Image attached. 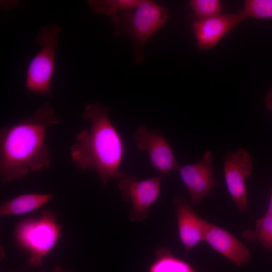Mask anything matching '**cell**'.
Masks as SVG:
<instances>
[{"label": "cell", "mask_w": 272, "mask_h": 272, "mask_svg": "<svg viewBox=\"0 0 272 272\" xmlns=\"http://www.w3.org/2000/svg\"><path fill=\"white\" fill-rule=\"evenodd\" d=\"M247 18L241 10L235 13L197 20L193 23L192 29L197 48L201 50L213 48L234 27Z\"/></svg>", "instance_id": "cell-10"}, {"label": "cell", "mask_w": 272, "mask_h": 272, "mask_svg": "<svg viewBox=\"0 0 272 272\" xmlns=\"http://www.w3.org/2000/svg\"><path fill=\"white\" fill-rule=\"evenodd\" d=\"M111 108L99 102L88 103L82 117L90 123L76 135L70 148L71 161L79 169L94 170L106 186L110 178L122 179L120 170L124 156L121 137L111 122Z\"/></svg>", "instance_id": "cell-2"}, {"label": "cell", "mask_w": 272, "mask_h": 272, "mask_svg": "<svg viewBox=\"0 0 272 272\" xmlns=\"http://www.w3.org/2000/svg\"><path fill=\"white\" fill-rule=\"evenodd\" d=\"M168 15L167 9L152 1L142 0L137 7L120 11L112 17L115 35L131 38L136 63L142 62L145 45L166 23Z\"/></svg>", "instance_id": "cell-3"}, {"label": "cell", "mask_w": 272, "mask_h": 272, "mask_svg": "<svg viewBox=\"0 0 272 272\" xmlns=\"http://www.w3.org/2000/svg\"><path fill=\"white\" fill-rule=\"evenodd\" d=\"M248 242L257 241L269 251H272V214H266L257 220L254 230L247 229L241 234Z\"/></svg>", "instance_id": "cell-15"}, {"label": "cell", "mask_w": 272, "mask_h": 272, "mask_svg": "<svg viewBox=\"0 0 272 272\" xmlns=\"http://www.w3.org/2000/svg\"><path fill=\"white\" fill-rule=\"evenodd\" d=\"M173 202L177 218L179 239L186 252L204 241L206 220L197 216L182 195L174 197Z\"/></svg>", "instance_id": "cell-11"}, {"label": "cell", "mask_w": 272, "mask_h": 272, "mask_svg": "<svg viewBox=\"0 0 272 272\" xmlns=\"http://www.w3.org/2000/svg\"><path fill=\"white\" fill-rule=\"evenodd\" d=\"M142 0H99L89 1L88 3L96 13L114 16L119 11L138 6Z\"/></svg>", "instance_id": "cell-16"}, {"label": "cell", "mask_w": 272, "mask_h": 272, "mask_svg": "<svg viewBox=\"0 0 272 272\" xmlns=\"http://www.w3.org/2000/svg\"><path fill=\"white\" fill-rule=\"evenodd\" d=\"M187 5L197 20L207 19L222 14V7L219 0H191Z\"/></svg>", "instance_id": "cell-17"}, {"label": "cell", "mask_w": 272, "mask_h": 272, "mask_svg": "<svg viewBox=\"0 0 272 272\" xmlns=\"http://www.w3.org/2000/svg\"><path fill=\"white\" fill-rule=\"evenodd\" d=\"M60 27L50 24L44 27L37 37L41 49L30 61L26 72V88L45 96L52 95L51 81L55 70V50Z\"/></svg>", "instance_id": "cell-5"}, {"label": "cell", "mask_w": 272, "mask_h": 272, "mask_svg": "<svg viewBox=\"0 0 272 272\" xmlns=\"http://www.w3.org/2000/svg\"><path fill=\"white\" fill-rule=\"evenodd\" d=\"M203 241L236 265L246 264L251 258L248 249L234 236L207 221Z\"/></svg>", "instance_id": "cell-12"}, {"label": "cell", "mask_w": 272, "mask_h": 272, "mask_svg": "<svg viewBox=\"0 0 272 272\" xmlns=\"http://www.w3.org/2000/svg\"><path fill=\"white\" fill-rule=\"evenodd\" d=\"M162 175L139 180L135 176L125 177L118 184L124 201H130L129 218L132 222L145 220L149 215V208L158 198Z\"/></svg>", "instance_id": "cell-6"}, {"label": "cell", "mask_w": 272, "mask_h": 272, "mask_svg": "<svg viewBox=\"0 0 272 272\" xmlns=\"http://www.w3.org/2000/svg\"><path fill=\"white\" fill-rule=\"evenodd\" d=\"M213 160L212 152L208 150L198 162L178 168L177 171L190 194L192 207L198 205L217 185Z\"/></svg>", "instance_id": "cell-9"}, {"label": "cell", "mask_w": 272, "mask_h": 272, "mask_svg": "<svg viewBox=\"0 0 272 272\" xmlns=\"http://www.w3.org/2000/svg\"><path fill=\"white\" fill-rule=\"evenodd\" d=\"M52 193H26L3 202L0 207L1 217L21 215L35 211L48 202Z\"/></svg>", "instance_id": "cell-13"}, {"label": "cell", "mask_w": 272, "mask_h": 272, "mask_svg": "<svg viewBox=\"0 0 272 272\" xmlns=\"http://www.w3.org/2000/svg\"><path fill=\"white\" fill-rule=\"evenodd\" d=\"M265 105L268 110L272 111V87L269 89L266 96Z\"/></svg>", "instance_id": "cell-19"}, {"label": "cell", "mask_w": 272, "mask_h": 272, "mask_svg": "<svg viewBox=\"0 0 272 272\" xmlns=\"http://www.w3.org/2000/svg\"><path fill=\"white\" fill-rule=\"evenodd\" d=\"M253 162L246 149L226 152L224 171L228 190L240 212L248 211L246 180L250 176Z\"/></svg>", "instance_id": "cell-7"}, {"label": "cell", "mask_w": 272, "mask_h": 272, "mask_svg": "<svg viewBox=\"0 0 272 272\" xmlns=\"http://www.w3.org/2000/svg\"><path fill=\"white\" fill-rule=\"evenodd\" d=\"M62 227L57 221L56 213L45 210L37 217L20 222L15 230L19 245L29 254L27 266H40L45 256L53 248L60 237Z\"/></svg>", "instance_id": "cell-4"}, {"label": "cell", "mask_w": 272, "mask_h": 272, "mask_svg": "<svg viewBox=\"0 0 272 272\" xmlns=\"http://www.w3.org/2000/svg\"><path fill=\"white\" fill-rule=\"evenodd\" d=\"M54 272H72V271H62L59 267H57V268H56L54 270Z\"/></svg>", "instance_id": "cell-21"}, {"label": "cell", "mask_w": 272, "mask_h": 272, "mask_svg": "<svg viewBox=\"0 0 272 272\" xmlns=\"http://www.w3.org/2000/svg\"><path fill=\"white\" fill-rule=\"evenodd\" d=\"M266 214H272V189L271 191L269 202Z\"/></svg>", "instance_id": "cell-20"}, {"label": "cell", "mask_w": 272, "mask_h": 272, "mask_svg": "<svg viewBox=\"0 0 272 272\" xmlns=\"http://www.w3.org/2000/svg\"><path fill=\"white\" fill-rule=\"evenodd\" d=\"M155 257L148 272H197L188 263L175 257L167 248L157 249Z\"/></svg>", "instance_id": "cell-14"}, {"label": "cell", "mask_w": 272, "mask_h": 272, "mask_svg": "<svg viewBox=\"0 0 272 272\" xmlns=\"http://www.w3.org/2000/svg\"><path fill=\"white\" fill-rule=\"evenodd\" d=\"M60 118L45 103L32 115L0 129V180L7 184L50 167L51 158L45 138L49 127Z\"/></svg>", "instance_id": "cell-1"}, {"label": "cell", "mask_w": 272, "mask_h": 272, "mask_svg": "<svg viewBox=\"0 0 272 272\" xmlns=\"http://www.w3.org/2000/svg\"><path fill=\"white\" fill-rule=\"evenodd\" d=\"M133 139L140 151H147L151 166L163 176L176 171L179 165L169 143L163 133L158 130H149L144 124L135 129Z\"/></svg>", "instance_id": "cell-8"}, {"label": "cell", "mask_w": 272, "mask_h": 272, "mask_svg": "<svg viewBox=\"0 0 272 272\" xmlns=\"http://www.w3.org/2000/svg\"><path fill=\"white\" fill-rule=\"evenodd\" d=\"M243 12L247 17L257 19L272 18V0H246Z\"/></svg>", "instance_id": "cell-18"}]
</instances>
